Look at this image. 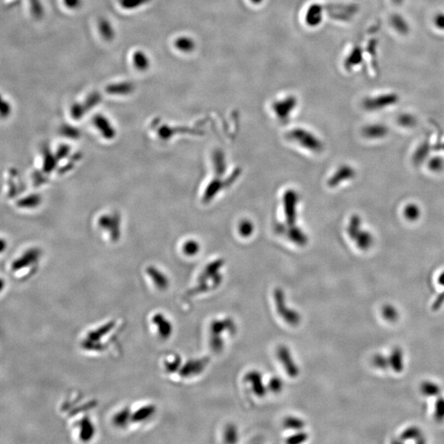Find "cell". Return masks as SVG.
I'll return each mask as SVG.
<instances>
[{
  "instance_id": "obj_1",
  "label": "cell",
  "mask_w": 444,
  "mask_h": 444,
  "mask_svg": "<svg viewBox=\"0 0 444 444\" xmlns=\"http://www.w3.org/2000/svg\"><path fill=\"white\" fill-rule=\"evenodd\" d=\"M222 265H223V261L221 260H217L208 265L199 278V285L190 291L191 292L190 294L197 295L212 291L211 286L212 290L217 288L223 281L222 276L220 274V269H221Z\"/></svg>"
},
{
  "instance_id": "obj_2",
  "label": "cell",
  "mask_w": 444,
  "mask_h": 444,
  "mask_svg": "<svg viewBox=\"0 0 444 444\" xmlns=\"http://www.w3.org/2000/svg\"><path fill=\"white\" fill-rule=\"evenodd\" d=\"M276 309L280 317L292 327H297L301 322V316L297 310L289 308L287 304L286 295L282 289L277 288L273 293Z\"/></svg>"
},
{
  "instance_id": "obj_3",
  "label": "cell",
  "mask_w": 444,
  "mask_h": 444,
  "mask_svg": "<svg viewBox=\"0 0 444 444\" xmlns=\"http://www.w3.org/2000/svg\"><path fill=\"white\" fill-rule=\"evenodd\" d=\"M277 356L289 377L296 379L300 375V368L294 360L291 349L287 345H280L277 350Z\"/></svg>"
},
{
  "instance_id": "obj_4",
  "label": "cell",
  "mask_w": 444,
  "mask_h": 444,
  "mask_svg": "<svg viewBox=\"0 0 444 444\" xmlns=\"http://www.w3.org/2000/svg\"><path fill=\"white\" fill-rule=\"evenodd\" d=\"M348 233L352 239H356L361 248H367L373 243V237L370 233L361 230V220L357 216L352 217L349 223Z\"/></svg>"
},
{
  "instance_id": "obj_5",
  "label": "cell",
  "mask_w": 444,
  "mask_h": 444,
  "mask_svg": "<svg viewBox=\"0 0 444 444\" xmlns=\"http://www.w3.org/2000/svg\"><path fill=\"white\" fill-rule=\"evenodd\" d=\"M210 363L209 357L193 359L188 361L179 371L180 375L183 378L197 376L202 374Z\"/></svg>"
},
{
  "instance_id": "obj_6",
  "label": "cell",
  "mask_w": 444,
  "mask_h": 444,
  "mask_svg": "<svg viewBox=\"0 0 444 444\" xmlns=\"http://www.w3.org/2000/svg\"><path fill=\"white\" fill-rule=\"evenodd\" d=\"M398 97L396 94H383L378 97H370L364 101V107L367 111H374L383 110L388 106L396 104Z\"/></svg>"
},
{
  "instance_id": "obj_7",
  "label": "cell",
  "mask_w": 444,
  "mask_h": 444,
  "mask_svg": "<svg viewBox=\"0 0 444 444\" xmlns=\"http://www.w3.org/2000/svg\"><path fill=\"white\" fill-rule=\"evenodd\" d=\"M246 383L251 386L252 391L257 397H262L269 391L268 386L264 384L263 379L261 373L257 370H251L245 375Z\"/></svg>"
},
{
  "instance_id": "obj_8",
  "label": "cell",
  "mask_w": 444,
  "mask_h": 444,
  "mask_svg": "<svg viewBox=\"0 0 444 444\" xmlns=\"http://www.w3.org/2000/svg\"><path fill=\"white\" fill-rule=\"evenodd\" d=\"M226 331L229 333H235L236 331V325L232 318H226L225 319H216L210 324V333L222 335Z\"/></svg>"
},
{
  "instance_id": "obj_9",
  "label": "cell",
  "mask_w": 444,
  "mask_h": 444,
  "mask_svg": "<svg viewBox=\"0 0 444 444\" xmlns=\"http://www.w3.org/2000/svg\"><path fill=\"white\" fill-rule=\"evenodd\" d=\"M152 322L157 327L158 333L163 339L170 337L173 332V325L171 322L162 314H156L152 318Z\"/></svg>"
},
{
  "instance_id": "obj_10",
  "label": "cell",
  "mask_w": 444,
  "mask_h": 444,
  "mask_svg": "<svg viewBox=\"0 0 444 444\" xmlns=\"http://www.w3.org/2000/svg\"><path fill=\"white\" fill-rule=\"evenodd\" d=\"M296 102H297L295 97H289L282 101L276 102L273 106V109L276 114L278 115V117L284 120L288 117L291 111H293L295 106H296Z\"/></svg>"
},
{
  "instance_id": "obj_11",
  "label": "cell",
  "mask_w": 444,
  "mask_h": 444,
  "mask_svg": "<svg viewBox=\"0 0 444 444\" xmlns=\"http://www.w3.org/2000/svg\"><path fill=\"white\" fill-rule=\"evenodd\" d=\"M323 6L320 5H314L308 9L306 14V23L310 27H316L319 25L322 20Z\"/></svg>"
},
{
  "instance_id": "obj_12",
  "label": "cell",
  "mask_w": 444,
  "mask_h": 444,
  "mask_svg": "<svg viewBox=\"0 0 444 444\" xmlns=\"http://www.w3.org/2000/svg\"><path fill=\"white\" fill-rule=\"evenodd\" d=\"M147 272L149 277L152 279L154 284L156 285V287L159 290L164 291L169 287V280L167 278L166 276L163 274L160 271L155 269L154 267H150L149 269H147Z\"/></svg>"
},
{
  "instance_id": "obj_13",
  "label": "cell",
  "mask_w": 444,
  "mask_h": 444,
  "mask_svg": "<svg viewBox=\"0 0 444 444\" xmlns=\"http://www.w3.org/2000/svg\"><path fill=\"white\" fill-rule=\"evenodd\" d=\"M94 122H95L96 126L101 130L105 138L107 139H111L115 137V133L113 127H111V124L109 123L106 118L103 117L102 115H97L94 119Z\"/></svg>"
},
{
  "instance_id": "obj_14",
  "label": "cell",
  "mask_w": 444,
  "mask_h": 444,
  "mask_svg": "<svg viewBox=\"0 0 444 444\" xmlns=\"http://www.w3.org/2000/svg\"><path fill=\"white\" fill-rule=\"evenodd\" d=\"M391 25L399 34L406 35L410 31V26L406 19L399 14H393L390 19Z\"/></svg>"
},
{
  "instance_id": "obj_15",
  "label": "cell",
  "mask_w": 444,
  "mask_h": 444,
  "mask_svg": "<svg viewBox=\"0 0 444 444\" xmlns=\"http://www.w3.org/2000/svg\"><path fill=\"white\" fill-rule=\"evenodd\" d=\"M362 59H363L362 50L358 46L354 47L345 59V68L347 70H351L354 67L360 65L362 62Z\"/></svg>"
},
{
  "instance_id": "obj_16",
  "label": "cell",
  "mask_w": 444,
  "mask_h": 444,
  "mask_svg": "<svg viewBox=\"0 0 444 444\" xmlns=\"http://www.w3.org/2000/svg\"><path fill=\"white\" fill-rule=\"evenodd\" d=\"M156 412V408L154 406H143L137 410L131 415V420L133 422H142L148 419Z\"/></svg>"
},
{
  "instance_id": "obj_17",
  "label": "cell",
  "mask_w": 444,
  "mask_h": 444,
  "mask_svg": "<svg viewBox=\"0 0 444 444\" xmlns=\"http://www.w3.org/2000/svg\"><path fill=\"white\" fill-rule=\"evenodd\" d=\"M363 133L364 135L369 138H380L388 133V129L383 125L374 124L365 128Z\"/></svg>"
},
{
  "instance_id": "obj_18",
  "label": "cell",
  "mask_w": 444,
  "mask_h": 444,
  "mask_svg": "<svg viewBox=\"0 0 444 444\" xmlns=\"http://www.w3.org/2000/svg\"><path fill=\"white\" fill-rule=\"evenodd\" d=\"M38 257V253L35 250L30 251L27 254L24 255L23 257L18 259L13 263V270H19V269H23L26 266H28L30 263L34 262Z\"/></svg>"
},
{
  "instance_id": "obj_19",
  "label": "cell",
  "mask_w": 444,
  "mask_h": 444,
  "mask_svg": "<svg viewBox=\"0 0 444 444\" xmlns=\"http://www.w3.org/2000/svg\"><path fill=\"white\" fill-rule=\"evenodd\" d=\"M80 428H81V432H80V437L83 441H88L92 438L95 433V428L93 426V424L89 420L87 417L84 418L81 422H80Z\"/></svg>"
},
{
  "instance_id": "obj_20",
  "label": "cell",
  "mask_w": 444,
  "mask_h": 444,
  "mask_svg": "<svg viewBox=\"0 0 444 444\" xmlns=\"http://www.w3.org/2000/svg\"><path fill=\"white\" fill-rule=\"evenodd\" d=\"M283 425H284L285 428H287V429H291V430L295 431H301L303 430V428L305 427V422L304 419H300V417L293 416V415H290V416H287V417H286V419H284V421H283Z\"/></svg>"
},
{
  "instance_id": "obj_21",
  "label": "cell",
  "mask_w": 444,
  "mask_h": 444,
  "mask_svg": "<svg viewBox=\"0 0 444 444\" xmlns=\"http://www.w3.org/2000/svg\"><path fill=\"white\" fill-rule=\"evenodd\" d=\"M239 441L238 428L234 424H228L224 431V442L226 443H236Z\"/></svg>"
},
{
  "instance_id": "obj_22",
  "label": "cell",
  "mask_w": 444,
  "mask_h": 444,
  "mask_svg": "<svg viewBox=\"0 0 444 444\" xmlns=\"http://www.w3.org/2000/svg\"><path fill=\"white\" fill-rule=\"evenodd\" d=\"M175 47L182 52L190 53L195 48V42L190 37H180L175 41Z\"/></svg>"
},
{
  "instance_id": "obj_23",
  "label": "cell",
  "mask_w": 444,
  "mask_h": 444,
  "mask_svg": "<svg viewBox=\"0 0 444 444\" xmlns=\"http://www.w3.org/2000/svg\"><path fill=\"white\" fill-rule=\"evenodd\" d=\"M225 345V341L221 335L210 333L209 346L214 353H220L222 351Z\"/></svg>"
},
{
  "instance_id": "obj_24",
  "label": "cell",
  "mask_w": 444,
  "mask_h": 444,
  "mask_svg": "<svg viewBox=\"0 0 444 444\" xmlns=\"http://www.w3.org/2000/svg\"><path fill=\"white\" fill-rule=\"evenodd\" d=\"M133 88L131 83L114 84L106 88V91L111 94H129L133 91Z\"/></svg>"
},
{
  "instance_id": "obj_25",
  "label": "cell",
  "mask_w": 444,
  "mask_h": 444,
  "mask_svg": "<svg viewBox=\"0 0 444 444\" xmlns=\"http://www.w3.org/2000/svg\"><path fill=\"white\" fill-rule=\"evenodd\" d=\"M133 63L138 70H147L149 67V60L147 55L142 51H137L133 54Z\"/></svg>"
},
{
  "instance_id": "obj_26",
  "label": "cell",
  "mask_w": 444,
  "mask_h": 444,
  "mask_svg": "<svg viewBox=\"0 0 444 444\" xmlns=\"http://www.w3.org/2000/svg\"><path fill=\"white\" fill-rule=\"evenodd\" d=\"M268 389L274 394H278L284 389V381L280 377L274 376L271 378L268 383Z\"/></svg>"
},
{
  "instance_id": "obj_27",
  "label": "cell",
  "mask_w": 444,
  "mask_h": 444,
  "mask_svg": "<svg viewBox=\"0 0 444 444\" xmlns=\"http://www.w3.org/2000/svg\"><path fill=\"white\" fill-rule=\"evenodd\" d=\"M131 415L129 410H123L118 412L114 417V424L118 427H124L126 425L129 420H131Z\"/></svg>"
},
{
  "instance_id": "obj_28",
  "label": "cell",
  "mask_w": 444,
  "mask_h": 444,
  "mask_svg": "<svg viewBox=\"0 0 444 444\" xmlns=\"http://www.w3.org/2000/svg\"><path fill=\"white\" fill-rule=\"evenodd\" d=\"M354 171L350 167H343L342 169H340L339 170L337 174L335 175V177L331 181L335 185H337L340 182L339 181H340L341 179H342L343 181V180H345V179L352 178L354 176Z\"/></svg>"
},
{
  "instance_id": "obj_29",
  "label": "cell",
  "mask_w": 444,
  "mask_h": 444,
  "mask_svg": "<svg viewBox=\"0 0 444 444\" xmlns=\"http://www.w3.org/2000/svg\"><path fill=\"white\" fill-rule=\"evenodd\" d=\"M308 438H309V436L305 432L302 430L298 431L297 433L287 438V442L289 444L303 443V442H306Z\"/></svg>"
},
{
  "instance_id": "obj_30",
  "label": "cell",
  "mask_w": 444,
  "mask_h": 444,
  "mask_svg": "<svg viewBox=\"0 0 444 444\" xmlns=\"http://www.w3.org/2000/svg\"><path fill=\"white\" fill-rule=\"evenodd\" d=\"M100 30H101V33H102V36H104L106 40H111V39L113 38V29H112L111 24L107 21H101V23H100Z\"/></svg>"
},
{
  "instance_id": "obj_31",
  "label": "cell",
  "mask_w": 444,
  "mask_h": 444,
  "mask_svg": "<svg viewBox=\"0 0 444 444\" xmlns=\"http://www.w3.org/2000/svg\"><path fill=\"white\" fill-rule=\"evenodd\" d=\"M181 366V358L179 356H176L174 358H172L170 361H167L165 363V367H166L167 371L169 373H174L176 371H180Z\"/></svg>"
},
{
  "instance_id": "obj_32",
  "label": "cell",
  "mask_w": 444,
  "mask_h": 444,
  "mask_svg": "<svg viewBox=\"0 0 444 444\" xmlns=\"http://www.w3.org/2000/svg\"><path fill=\"white\" fill-rule=\"evenodd\" d=\"M150 0H120V5L124 9H130L140 7Z\"/></svg>"
},
{
  "instance_id": "obj_33",
  "label": "cell",
  "mask_w": 444,
  "mask_h": 444,
  "mask_svg": "<svg viewBox=\"0 0 444 444\" xmlns=\"http://www.w3.org/2000/svg\"><path fill=\"white\" fill-rule=\"evenodd\" d=\"M405 216L410 221L416 220L419 217V209L417 206L409 205L405 209Z\"/></svg>"
},
{
  "instance_id": "obj_34",
  "label": "cell",
  "mask_w": 444,
  "mask_h": 444,
  "mask_svg": "<svg viewBox=\"0 0 444 444\" xmlns=\"http://www.w3.org/2000/svg\"><path fill=\"white\" fill-rule=\"evenodd\" d=\"M100 101H101V96L99 94H97V93H94V94L88 97L87 100H86V104H85V106H83L84 108H85L86 111H87L88 110H90V108L98 104Z\"/></svg>"
},
{
  "instance_id": "obj_35",
  "label": "cell",
  "mask_w": 444,
  "mask_h": 444,
  "mask_svg": "<svg viewBox=\"0 0 444 444\" xmlns=\"http://www.w3.org/2000/svg\"><path fill=\"white\" fill-rule=\"evenodd\" d=\"M85 112H86V111L85 108H84V106L79 104L74 105V106H72V110H71L72 116L76 120L81 119L83 116Z\"/></svg>"
},
{
  "instance_id": "obj_36",
  "label": "cell",
  "mask_w": 444,
  "mask_h": 444,
  "mask_svg": "<svg viewBox=\"0 0 444 444\" xmlns=\"http://www.w3.org/2000/svg\"><path fill=\"white\" fill-rule=\"evenodd\" d=\"M184 251H185V254L189 255V256H194L199 252V245L194 242H189L185 244Z\"/></svg>"
},
{
  "instance_id": "obj_37",
  "label": "cell",
  "mask_w": 444,
  "mask_h": 444,
  "mask_svg": "<svg viewBox=\"0 0 444 444\" xmlns=\"http://www.w3.org/2000/svg\"><path fill=\"white\" fill-rule=\"evenodd\" d=\"M433 25L439 31H444V13H438L433 18Z\"/></svg>"
},
{
  "instance_id": "obj_38",
  "label": "cell",
  "mask_w": 444,
  "mask_h": 444,
  "mask_svg": "<svg viewBox=\"0 0 444 444\" xmlns=\"http://www.w3.org/2000/svg\"><path fill=\"white\" fill-rule=\"evenodd\" d=\"M399 122L405 126H412L415 124V119L411 115H402L400 116Z\"/></svg>"
},
{
  "instance_id": "obj_39",
  "label": "cell",
  "mask_w": 444,
  "mask_h": 444,
  "mask_svg": "<svg viewBox=\"0 0 444 444\" xmlns=\"http://www.w3.org/2000/svg\"><path fill=\"white\" fill-rule=\"evenodd\" d=\"M39 200H40V199H39L38 196L29 197V198H27V199L21 202V206H23V207H35V206L38 204L39 202H40Z\"/></svg>"
},
{
  "instance_id": "obj_40",
  "label": "cell",
  "mask_w": 444,
  "mask_h": 444,
  "mask_svg": "<svg viewBox=\"0 0 444 444\" xmlns=\"http://www.w3.org/2000/svg\"><path fill=\"white\" fill-rule=\"evenodd\" d=\"M443 165V161L442 159H433L430 163V167L433 170H441Z\"/></svg>"
},
{
  "instance_id": "obj_41",
  "label": "cell",
  "mask_w": 444,
  "mask_h": 444,
  "mask_svg": "<svg viewBox=\"0 0 444 444\" xmlns=\"http://www.w3.org/2000/svg\"><path fill=\"white\" fill-rule=\"evenodd\" d=\"M65 5L69 8L74 9V8L78 7L80 5V0H65Z\"/></svg>"
},
{
  "instance_id": "obj_42",
  "label": "cell",
  "mask_w": 444,
  "mask_h": 444,
  "mask_svg": "<svg viewBox=\"0 0 444 444\" xmlns=\"http://www.w3.org/2000/svg\"><path fill=\"white\" fill-rule=\"evenodd\" d=\"M9 112H10V107H9V105H8L7 107H5V102H3V103H2V115H3V116H6V115H9Z\"/></svg>"
},
{
  "instance_id": "obj_43",
  "label": "cell",
  "mask_w": 444,
  "mask_h": 444,
  "mask_svg": "<svg viewBox=\"0 0 444 444\" xmlns=\"http://www.w3.org/2000/svg\"><path fill=\"white\" fill-rule=\"evenodd\" d=\"M392 2L394 3V5H399L403 2V0H392Z\"/></svg>"
},
{
  "instance_id": "obj_44",
  "label": "cell",
  "mask_w": 444,
  "mask_h": 444,
  "mask_svg": "<svg viewBox=\"0 0 444 444\" xmlns=\"http://www.w3.org/2000/svg\"><path fill=\"white\" fill-rule=\"evenodd\" d=\"M252 2L254 3V4H260V3L262 1V0H251Z\"/></svg>"
}]
</instances>
